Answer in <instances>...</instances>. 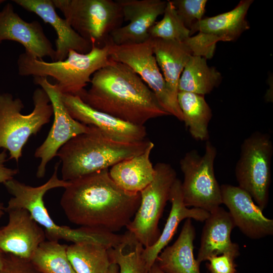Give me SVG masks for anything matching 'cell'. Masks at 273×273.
<instances>
[{
  "label": "cell",
  "instance_id": "12",
  "mask_svg": "<svg viewBox=\"0 0 273 273\" xmlns=\"http://www.w3.org/2000/svg\"><path fill=\"white\" fill-rule=\"evenodd\" d=\"M33 81L48 95L54 116L52 126L47 138L34 153V157L40 159L36 176L42 178L45 175L48 163L57 156L59 149L72 138L88 131L89 126L71 116L63 102L62 94L55 84L49 81L47 77H34Z\"/></svg>",
  "mask_w": 273,
  "mask_h": 273
},
{
  "label": "cell",
  "instance_id": "23",
  "mask_svg": "<svg viewBox=\"0 0 273 273\" xmlns=\"http://www.w3.org/2000/svg\"><path fill=\"white\" fill-rule=\"evenodd\" d=\"M253 2L242 0L229 12L203 18L192 26L190 36L199 32L215 36L219 41H235L250 28L246 18Z\"/></svg>",
  "mask_w": 273,
  "mask_h": 273
},
{
  "label": "cell",
  "instance_id": "15",
  "mask_svg": "<svg viewBox=\"0 0 273 273\" xmlns=\"http://www.w3.org/2000/svg\"><path fill=\"white\" fill-rule=\"evenodd\" d=\"M5 40L20 43L24 47L25 53L34 59L48 57L55 61V50L41 24L37 21L24 20L10 3L0 11V44Z\"/></svg>",
  "mask_w": 273,
  "mask_h": 273
},
{
  "label": "cell",
  "instance_id": "13",
  "mask_svg": "<svg viewBox=\"0 0 273 273\" xmlns=\"http://www.w3.org/2000/svg\"><path fill=\"white\" fill-rule=\"evenodd\" d=\"M62 99L73 118L86 125L96 127L114 141L135 143L147 139L145 125H134L97 110L77 96L62 94Z\"/></svg>",
  "mask_w": 273,
  "mask_h": 273
},
{
  "label": "cell",
  "instance_id": "38",
  "mask_svg": "<svg viewBox=\"0 0 273 273\" xmlns=\"http://www.w3.org/2000/svg\"><path fill=\"white\" fill-rule=\"evenodd\" d=\"M6 212V207H5L4 204L0 200V219L5 214Z\"/></svg>",
  "mask_w": 273,
  "mask_h": 273
},
{
  "label": "cell",
  "instance_id": "29",
  "mask_svg": "<svg viewBox=\"0 0 273 273\" xmlns=\"http://www.w3.org/2000/svg\"><path fill=\"white\" fill-rule=\"evenodd\" d=\"M126 234L122 243L108 249L111 263L118 266V273H148L142 257L144 246L129 232Z\"/></svg>",
  "mask_w": 273,
  "mask_h": 273
},
{
  "label": "cell",
  "instance_id": "20",
  "mask_svg": "<svg viewBox=\"0 0 273 273\" xmlns=\"http://www.w3.org/2000/svg\"><path fill=\"white\" fill-rule=\"evenodd\" d=\"M169 201L171 203V210L158 239L153 245L144 248L142 253L148 272L155 262L159 253L171 241L183 220L193 218L197 221H204L210 214L209 212L202 209L194 207L189 208L185 205L181 190V181L177 178L172 186Z\"/></svg>",
  "mask_w": 273,
  "mask_h": 273
},
{
  "label": "cell",
  "instance_id": "34",
  "mask_svg": "<svg viewBox=\"0 0 273 273\" xmlns=\"http://www.w3.org/2000/svg\"><path fill=\"white\" fill-rule=\"evenodd\" d=\"M8 155L6 150H3L0 152V183L3 184L8 180L14 178L18 173V169H12L5 166V163L7 161Z\"/></svg>",
  "mask_w": 273,
  "mask_h": 273
},
{
  "label": "cell",
  "instance_id": "8",
  "mask_svg": "<svg viewBox=\"0 0 273 273\" xmlns=\"http://www.w3.org/2000/svg\"><path fill=\"white\" fill-rule=\"evenodd\" d=\"M272 153L270 136L254 132L243 141L235 167L238 187L251 196L262 211L268 201Z\"/></svg>",
  "mask_w": 273,
  "mask_h": 273
},
{
  "label": "cell",
  "instance_id": "31",
  "mask_svg": "<svg viewBox=\"0 0 273 273\" xmlns=\"http://www.w3.org/2000/svg\"><path fill=\"white\" fill-rule=\"evenodd\" d=\"M176 13L189 30L203 19L207 0H172Z\"/></svg>",
  "mask_w": 273,
  "mask_h": 273
},
{
  "label": "cell",
  "instance_id": "2",
  "mask_svg": "<svg viewBox=\"0 0 273 273\" xmlns=\"http://www.w3.org/2000/svg\"><path fill=\"white\" fill-rule=\"evenodd\" d=\"M90 83L81 99L122 121L144 126L152 119L170 115L141 77L123 63L111 59L93 75Z\"/></svg>",
  "mask_w": 273,
  "mask_h": 273
},
{
  "label": "cell",
  "instance_id": "39",
  "mask_svg": "<svg viewBox=\"0 0 273 273\" xmlns=\"http://www.w3.org/2000/svg\"><path fill=\"white\" fill-rule=\"evenodd\" d=\"M4 2H5V1H4V0H0V5L3 3Z\"/></svg>",
  "mask_w": 273,
  "mask_h": 273
},
{
  "label": "cell",
  "instance_id": "16",
  "mask_svg": "<svg viewBox=\"0 0 273 273\" xmlns=\"http://www.w3.org/2000/svg\"><path fill=\"white\" fill-rule=\"evenodd\" d=\"M222 204L229 209L235 226L247 237L259 239L273 234V220L266 217L251 196L238 186H220Z\"/></svg>",
  "mask_w": 273,
  "mask_h": 273
},
{
  "label": "cell",
  "instance_id": "27",
  "mask_svg": "<svg viewBox=\"0 0 273 273\" xmlns=\"http://www.w3.org/2000/svg\"><path fill=\"white\" fill-rule=\"evenodd\" d=\"M108 249L86 242L68 245L67 255L76 273H103L111 264Z\"/></svg>",
  "mask_w": 273,
  "mask_h": 273
},
{
  "label": "cell",
  "instance_id": "9",
  "mask_svg": "<svg viewBox=\"0 0 273 273\" xmlns=\"http://www.w3.org/2000/svg\"><path fill=\"white\" fill-rule=\"evenodd\" d=\"M216 154V148L207 141L203 155L192 150L180 159V167L184 176L181 190L187 207L192 206L210 213L222 204L220 186L214 170Z\"/></svg>",
  "mask_w": 273,
  "mask_h": 273
},
{
  "label": "cell",
  "instance_id": "6",
  "mask_svg": "<svg viewBox=\"0 0 273 273\" xmlns=\"http://www.w3.org/2000/svg\"><path fill=\"white\" fill-rule=\"evenodd\" d=\"M32 100V111L23 115L21 111L24 105L20 99L14 98L9 93H0V148L8 151L9 159L17 162L29 138L49 123L53 115L50 98L42 88L35 89Z\"/></svg>",
  "mask_w": 273,
  "mask_h": 273
},
{
  "label": "cell",
  "instance_id": "22",
  "mask_svg": "<svg viewBox=\"0 0 273 273\" xmlns=\"http://www.w3.org/2000/svg\"><path fill=\"white\" fill-rule=\"evenodd\" d=\"M195 236L191 219H186L177 240L157 256L155 263L165 273H201L193 253Z\"/></svg>",
  "mask_w": 273,
  "mask_h": 273
},
{
  "label": "cell",
  "instance_id": "1",
  "mask_svg": "<svg viewBox=\"0 0 273 273\" xmlns=\"http://www.w3.org/2000/svg\"><path fill=\"white\" fill-rule=\"evenodd\" d=\"M68 181L60 205L68 219L82 227L118 232L131 221L140 205V193L120 188L109 169Z\"/></svg>",
  "mask_w": 273,
  "mask_h": 273
},
{
  "label": "cell",
  "instance_id": "11",
  "mask_svg": "<svg viewBox=\"0 0 273 273\" xmlns=\"http://www.w3.org/2000/svg\"><path fill=\"white\" fill-rule=\"evenodd\" d=\"M109 52L112 60L127 65L141 77L170 115L183 121L177 99L167 86L153 52L150 38L141 43L123 45L114 44L110 40Z\"/></svg>",
  "mask_w": 273,
  "mask_h": 273
},
{
  "label": "cell",
  "instance_id": "17",
  "mask_svg": "<svg viewBox=\"0 0 273 273\" xmlns=\"http://www.w3.org/2000/svg\"><path fill=\"white\" fill-rule=\"evenodd\" d=\"M8 223L0 228V250L4 253L30 260L46 240L44 231L23 208L6 210Z\"/></svg>",
  "mask_w": 273,
  "mask_h": 273
},
{
  "label": "cell",
  "instance_id": "36",
  "mask_svg": "<svg viewBox=\"0 0 273 273\" xmlns=\"http://www.w3.org/2000/svg\"><path fill=\"white\" fill-rule=\"evenodd\" d=\"M148 273H165L163 271L155 262L150 269Z\"/></svg>",
  "mask_w": 273,
  "mask_h": 273
},
{
  "label": "cell",
  "instance_id": "33",
  "mask_svg": "<svg viewBox=\"0 0 273 273\" xmlns=\"http://www.w3.org/2000/svg\"><path fill=\"white\" fill-rule=\"evenodd\" d=\"M235 258L232 256L224 254L209 257L207 264L210 273H236V265Z\"/></svg>",
  "mask_w": 273,
  "mask_h": 273
},
{
  "label": "cell",
  "instance_id": "26",
  "mask_svg": "<svg viewBox=\"0 0 273 273\" xmlns=\"http://www.w3.org/2000/svg\"><path fill=\"white\" fill-rule=\"evenodd\" d=\"M177 101L183 121L192 136L197 140L208 141V125L212 111L204 96L187 92H178Z\"/></svg>",
  "mask_w": 273,
  "mask_h": 273
},
{
  "label": "cell",
  "instance_id": "37",
  "mask_svg": "<svg viewBox=\"0 0 273 273\" xmlns=\"http://www.w3.org/2000/svg\"><path fill=\"white\" fill-rule=\"evenodd\" d=\"M6 258V253L0 250V270L3 268Z\"/></svg>",
  "mask_w": 273,
  "mask_h": 273
},
{
  "label": "cell",
  "instance_id": "14",
  "mask_svg": "<svg viewBox=\"0 0 273 273\" xmlns=\"http://www.w3.org/2000/svg\"><path fill=\"white\" fill-rule=\"evenodd\" d=\"M123 21L128 23L111 32L110 39L116 45L138 44L150 38L149 30L163 15L167 1L117 0Z\"/></svg>",
  "mask_w": 273,
  "mask_h": 273
},
{
  "label": "cell",
  "instance_id": "30",
  "mask_svg": "<svg viewBox=\"0 0 273 273\" xmlns=\"http://www.w3.org/2000/svg\"><path fill=\"white\" fill-rule=\"evenodd\" d=\"M163 15L162 19L149 29L150 37L184 41L191 36L190 31L179 18L171 1H167Z\"/></svg>",
  "mask_w": 273,
  "mask_h": 273
},
{
  "label": "cell",
  "instance_id": "7",
  "mask_svg": "<svg viewBox=\"0 0 273 273\" xmlns=\"http://www.w3.org/2000/svg\"><path fill=\"white\" fill-rule=\"evenodd\" d=\"M71 27L92 46L103 47L112 32L122 26L117 0H52Z\"/></svg>",
  "mask_w": 273,
  "mask_h": 273
},
{
  "label": "cell",
  "instance_id": "21",
  "mask_svg": "<svg viewBox=\"0 0 273 273\" xmlns=\"http://www.w3.org/2000/svg\"><path fill=\"white\" fill-rule=\"evenodd\" d=\"M153 52L167 86L177 99L178 84L186 64L194 53L184 41L150 38Z\"/></svg>",
  "mask_w": 273,
  "mask_h": 273
},
{
  "label": "cell",
  "instance_id": "19",
  "mask_svg": "<svg viewBox=\"0 0 273 273\" xmlns=\"http://www.w3.org/2000/svg\"><path fill=\"white\" fill-rule=\"evenodd\" d=\"M205 221L196 259L198 263L210 257L224 254L235 258L238 257L239 247L231 239V232L236 226L229 212L219 206L210 212Z\"/></svg>",
  "mask_w": 273,
  "mask_h": 273
},
{
  "label": "cell",
  "instance_id": "24",
  "mask_svg": "<svg viewBox=\"0 0 273 273\" xmlns=\"http://www.w3.org/2000/svg\"><path fill=\"white\" fill-rule=\"evenodd\" d=\"M154 147L151 142L141 154L118 162L109 170L114 183L123 190L140 193L153 180L155 168L150 160V154Z\"/></svg>",
  "mask_w": 273,
  "mask_h": 273
},
{
  "label": "cell",
  "instance_id": "28",
  "mask_svg": "<svg viewBox=\"0 0 273 273\" xmlns=\"http://www.w3.org/2000/svg\"><path fill=\"white\" fill-rule=\"evenodd\" d=\"M67 246L58 241L45 240L30 260L41 273H76L67 257Z\"/></svg>",
  "mask_w": 273,
  "mask_h": 273
},
{
  "label": "cell",
  "instance_id": "5",
  "mask_svg": "<svg viewBox=\"0 0 273 273\" xmlns=\"http://www.w3.org/2000/svg\"><path fill=\"white\" fill-rule=\"evenodd\" d=\"M110 40L101 48L93 45L86 54L71 50L61 61L46 62L24 52L17 59L18 72L22 76L51 77L62 94L79 96L90 82L93 75L110 62Z\"/></svg>",
  "mask_w": 273,
  "mask_h": 273
},
{
  "label": "cell",
  "instance_id": "32",
  "mask_svg": "<svg viewBox=\"0 0 273 273\" xmlns=\"http://www.w3.org/2000/svg\"><path fill=\"white\" fill-rule=\"evenodd\" d=\"M0 273H41L30 260L6 253V258Z\"/></svg>",
  "mask_w": 273,
  "mask_h": 273
},
{
  "label": "cell",
  "instance_id": "18",
  "mask_svg": "<svg viewBox=\"0 0 273 273\" xmlns=\"http://www.w3.org/2000/svg\"><path fill=\"white\" fill-rule=\"evenodd\" d=\"M25 10L33 13L50 24L56 31L55 61H61L68 57L70 51L81 54L88 53L92 44L80 36L65 18L57 13L52 0H13Z\"/></svg>",
  "mask_w": 273,
  "mask_h": 273
},
{
  "label": "cell",
  "instance_id": "4",
  "mask_svg": "<svg viewBox=\"0 0 273 273\" xmlns=\"http://www.w3.org/2000/svg\"><path fill=\"white\" fill-rule=\"evenodd\" d=\"M60 161L54 167V172L44 184L32 187L14 178L4 185L13 197L9 200L6 210L23 208L28 210L34 220L43 228L48 240L58 241L64 240L73 242H89L99 244L107 247L114 243L113 233L97 228L82 227L72 229L57 224L49 215L44 205L43 197L49 190L57 188H66L69 181L59 179L58 170Z\"/></svg>",
  "mask_w": 273,
  "mask_h": 273
},
{
  "label": "cell",
  "instance_id": "35",
  "mask_svg": "<svg viewBox=\"0 0 273 273\" xmlns=\"http://www.w3.org/2000/svg\"><path fill=\"white\" fill-rule=\"evenodd\" d=\"M118 266L113 263H111L108 268L103 273H118Z\"/></svg>",
  "mask_w": 273,
  "mask_h": 273
},
{
  "label": "cell",
  "instance_id": "10",
  "mask_svg": "<svg viewBox=\"0 0 273 273\" xmlns=\"http://www.w3.org/2000/svg\"><path fill=\"white\" fill-rule=\"evenodd\" d=\"M154 168V177L140 192V205L126 226L144 248L155 243L161 234L158 227L159 220L169 201L172 186L177 178L175 169L168 163H157Z\"/></svg>",
  "mask_w": 273,
  "mask_h": 273
},
{
  "label": "cell",
  "instance_id": "25",
  "mask_svg": "<svg viewBox=\"0 0 273 273\" xmlns=\"http://www.w3.org/2000/svg\"><path fill=\"white\" fill-rule=\"evenodd\" d=\"M222 79L215 67L208 65L206 58L192 56L181 74L178 90L204 96L219 86Z\"/></svg>",
  "mask_w": 273,
  "mask_h": 273
},
{
  "label": "cell",
  "instance_id": "3",
  "mask_svg": "<svg viewBox=\"0 0 273 273\" xmlns=\"http://www.w3.org/2000/svg\"><path fill=\"white\" fill-rule=\"evenodd\" d=\"M77 135L58 151L62 164V179L70 181L85 175L108 169L122 160L143 153L151 141L135 143L114 141L96 127Z\"/></svg>",
  "mask_w": 273,
  "mask_h": 273
}]
</instances>
